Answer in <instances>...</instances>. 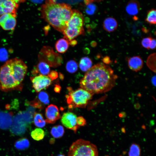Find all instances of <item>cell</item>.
Returning <instances> with one entry per match:
<instances>
[{"mask_svg": "<svg viewBox=\"0 0 156 156\" xmlns=\"http://www.w3.org/2000/svg\"><path fill=\"white\" fill-rule=\"evenodd\" d=\"M33 121L35 125L39 128H42L46 125V121L42 115L39 113H34L33 116Z\"/></svg>", "mask_w": 156, "mask_h": 156, "instance_id": "cell-23", "label": "cell"}, {"mask_svg": "<svg viewBox=\"0 0 156 156\" xmlns=\"http://www.w3.org/2000/svg\"><path fill=\"white\" fill-rule=\"evenodd\" d=\"M16 3H19L24 2L26 0H14Z\"/></svg>", "mask_w": 156, "mask_h": 156, "instance_id": "cell-40", "label": "cell"}, {"mask_svg": "<svg viewBox=\"0 0 156 156\" xmlns=\"http://www.w3.org/2000/svg\"><path fill=\"white\" fill-rule=\"evenodd\" d=\"M92 65V62L91 60L89 57H86L81 59L79 66L81 70L87 71L91 68Z\"/></svg>", "mask_w": 156, "mask_h": 156, "instance_id": "cell-22", "label": "cell"}, {"mask_svg": "<svg viewBox=\"0 0 156 156\" xmlns=\"http://www.w3.org/2000/svg\"><path fill=\"white\" fill-rule=\"evenodd\" d=\"M30 143L28 140L25 138H20L16 140L14 144L15 148L19 150H24L29 146Z\"/></svg>", "mask_w": 156, "mask_h": 156, "instance_id": "cell-21", "label": "cell"}, {"mask_svg": "<svg viewBox=\"0 0 156 156\" xmlns=\"http://www.w3.org/2000/svg\"><path fill=\"white\" fill-rule=\"evenodd\" d=\"M100 0H85V2L86 4L88 5L94 1H99Z\"/></svg>", "mask_w": 156, "mask_h": 156, "instance_id": "cell-37", "label": "cell"}, {"mask_svg": "<svg viewBox=\"0 0 156 156\" xmlns=\"http://www.w3.org/2000/svg\"><path fill=\"white\" fill-rule=\"evenodd\" d=\"M44 0H30L31 1L35 3H40L42 2Z\"/></svg>", "mask_w": 156, "mask_h": 156, "instance_id": "cell-39", "label": "cell"}, {"mask_svg": "<svg viewBox=\"0 0 156 156\" xmlns=\"http://www.w3.org/2000/svg\"><path fill=\"white\" fill-rule=\"evenodd\" d=\"M31 135L34 140L39 141L43 139L45 135V133L42 129L38 128L35 129L31 132Z\"/></svg>", "mask_w": 156, "mask_h": 156, "instance_id": "cell-25", "label": "cell"}, {"mask_svg": "<svg viewBox=\"0 0 156 156\" xmlns=\"http://www.w3.org/2000/svg\"><path fill=\"white\" fill-rule=\"evenodd\" d=\"M67 90L68 91V94L66 97L68 107L70 108L85 107L93 95L82 88L74 90L71 88L68 87Z\"/></svg>", "mask_w": 156, "mask_h": 156, "instance_id": "cell-4", "label": "cell"}, {"mask_svg": "<svg viewBox=\"0 0 156 156\" xmlns=\"http://www.w3.org/2000/svg\"><path fill=\"white\" fill-rule=\"evenodd\" d=\"M68 156H99L97 148L90 141L80 139L70 147Z\"/></svg>", "mask_w": 156, "mask_h": 156, "instance_id": "cell-5", "label": "cell"}, {"mask_svg": "<svg viewBox=\"0 0 156 156\" xmlns=\"http://www.w3.org/2000/svg\"><path fill=\"white\" fill-rule=\"evenodd\" d=\"M61 90V88L60 86L58 85H56L55 88H54V90L55 91L57 92H59Z\"/></svg>", "mask_w": 156, "mask_h": 156, "instance_id": "cell-36", "label": "cell"}, {"mask_svg": "<svg viewBox=\"0 0 156 156\" xmlns=\"http://www.w3.org/2000/svg\"><path fill=\"white\" fill-rule=\"evenodd\" d=\"M33 87L37 92L48 87L51 83V80L47 76L38 75L30 77Z\"/></svg>", "mask_w": 156, "mask_h": 156, "instance_id": "cell-10", "label": "cell"}, {"mask_svg": "<svg viewBox=\"0 0 156 156\" xmlns=\"http://www.w3.org/2000/svg\"><path fill=\"white\" fill-rule=\"evenodd\" d=\"M66 68L69 73H75L78 69V65L77 63L73 60H70L66 63Z\"/></svg>", "mask_w": 156, "mask_h": 156, "instance_id": "cell-29", "label": "cell"}, {"mask_svg": "<svg viewBox=\"0 0 156 156\" xmlns=\"http://www.w3.org/2000/svg\"><path fill=\"white\" fill-rule=\"evenodd\" d=\"M40 61L47 64L49 66L57 67L61 64L62 58L59 54L56 53L50 47L44 46L40 50L38 55Z\"/></svg>", "mask_w": 156, "mask_h": 156, "instance_id": "cell-9", "label": "cell"}, {"mask_svg": "<svg viewBox=\"0 0 156 156\" xmlns=\"http://www.w3.org/2000/svg\"><path fill=\"white\" fill-rule=\"evenodd\" d=\"M140 149L139 146L136 144H133L130 147L129 156H140Z\"/></svg>", "mask_w": 156, "mask_h": 156, "instance_id": "cell-28", "label": "cell"}, {"mask_svg": "<svg viewBox=\"0 0 156 156\" xmlns=\"http://www.w3.org/2000/svg\"><path fill=\"white\" fill-rule=\"evenodd\" d=\"M34 115L27 110L19 112L13 117L12 124L10 127L11 132L16 135L23 134L32 122Z\"/></svg>", "mask_w": 156, "mask_h": 156, "instance_id": "cell-6", "label": "cell"}, {"mask_svg": "<svg viewBox=\"0 0 156 156\" xmlns=\"http://www.w3.org/2000/svg\"><path fill=\"white\" fill-rule=\"evenodd\" d=\"M152 38L151 37L143 38L141 41V44L143 47L148 49H149V46Z\"/></svg>", "mask_w": 156, "mask_h": 156, "instance_id": "cell-31", "label": "cell"}, {"mask_svg": "<svg viewBox=\"0 0 156 156\" xmlns=\"http://www.w3.org/2000/svg\"><path fill=\"white\" fill-rule=\"evenodd\" d=\"M146 64L149 68L155 73L156 53H155L151 54L148 57L147 60Z\"/></svg>", "mask_w": 156, "mask_h": 156, "instance_id": "cell-27", "label": "cell"}, {"mask_svg": "<svg viewBox=\"0 0 156 156\" xmlns=\"http://www.w3.org/2000/svg\"><path fill=\"white\" fill-rule=\"evenodd\" d=\"M22 85L19 84L10 74L7 62L0 68V89L4 91L21 90Z\"/></svg>", "mask_w": 156, "mask_h": 156, "instance_id": "cell-7", "label": "cell"}, {"mask_svg": "<svg viewBox=\"0 0 156 156\" xmlns=\"http://www.w3.org/2000/svg\"><path fill=\"white\" fill-rule=\"evenodd\" d=\"M69 44L68 40L65 38H61L56 42L55 48L58 52L60 53H64L68 50Z\"/></svg>", "mask_w": 156, "mask_h": 156, "instance_id": "cell-20", "label": "cell"}, {"mask_svg": "<svg viewBox=\"0 0 156 156\" xmlns=\"http://www.w3.org/2000/svg\"><path fill=\"white\" fill-rule=\"evenodd\" d=\"M63 127L61 125L55 126L52 127L51 131L52 135L55 138H59L62 137L64 133Z\"/></svg>", "mask_w": 156, "mask_h": 156, "instance_id": "cell-24", "label": "cell"}, {"mask_svg": "<svg viewBox=\"0 0 156 156\" xmlns=\"http://www.w3.org/2000/svg\"><path fill=\"white\" fill-rule=\"evenodd\" d=\"M18 7V3L14 0H0V15L10 14L16 17Z\"/></svg>", "mask_w": 156, "mask_h": 156, "instance_id": "cell-11", "label": "cell"}, {"mask_svg": "<svg viewBox=\"0 0 156 156\" xmlns=\"http://www.w3.org/2000/svg\"><path fill=\"white\" fill-rule=\"evenodd\" d=\"M7 61L11 74L19 84L22 85V82L27 71V65L22 60L17 58Z\"/></svg>", "mask_w": 156, "mask_h": 156, "instance_id": "cell-8", "label": "cell"}, {"mask_svg": "<svg viewBox=\"0 0 156 156\" xmlns=\"http://www.w3.org/2000/svg\"><path fill=\"white\" fill-rule=\"evenodd\" d=\"M156 47V40L155 38H152L149 46V49L153 50Z\"/></svg>", "mask_w": 156, "mask_h": 156, "instance_id": "cell-34", "label": "cell"}, {"mask_svg": "<svg viewBox=\"0 0 156 156\" xmlns=\"http://www.w3.org/2000/svg\"><path fill=\"white\" fill-rule=\"evenodd\" d=\"M83 21L82 13L79 10H73L66 27L62 33L64 38L69 42L83 34Z\"/></svg>", "mask_w": 156, "mask_h": 156, "instance_id": "cell-3", "label": "cell"}, {"mask_svg": "<svg viewBox=\"0 0 156 156\" xmlns=\"http://www.w3.org/2000/svg\"><path fill=\"white\" fill-rule=\"evenodd\" d=\"M50 72L49 66L45 62L39 61L31 71L32 74L35 76L38 75H46Z\"/></svg>", "mask_w": 156, "mask_h": 156, "instance_id": "cell-17", "label": "cell"}, {"mask_svg": "<svg viewBox=\"0 0 156 156\" xmlns=\"http://www.w3.org/2000/svg\"><path fill=\"white\" fill-rule=\"evenodd\" d=\"M145 21L150 24H156V11L155 9H152L148 11Z\"/></svg>", "mask_w": 156, "mask_h": 156, "instance_id": "cell-26", "label": "cell"}, {"mask_svg": "<svg viewBox=\"0 0 156 156\" xmlns=\"http://www.w3.org/2000/svg\"><path fill=\"white\" fill-rule=\"evenodd\" d=\"M49 102L48 94L45 92L42 91L39 92L36 98L30 102L29 104L34 107L42 109Z\"/></svg>", "mask_w": 156, "mask_h": 156, "instance_id": "cell-15", "label": "cell"}, {"mask_svg": "<svg viewBox=\"0 0 156 156\" xmlns=\"http://www.w3.org/2000/svg\"><path fill=\"white\" fill-rule=\"evenodd\" d=\"M117 76L109 66L97 64L85 74L79 82L80 87L92 94L107 92L114 86Z\"/></svg>", "mask_w": 156, "mask_h": 156, "instance_id": "cell-1", "label": "cell"}, {"mask_svg": "<svg viewBox=\"0 0 156 156\" xmlns=\"http://www.w3.org/2000/svg\"><path fill=\"white\" fill-rule=\"evenodd\" d=\"M118 24L116 20L114 18L109 17L106 18L103 23L104 29L109 32H112L117 28Z\"/></svg>", "mask_w": 156, "mask_h": 156, "instance_id": "cell-19", "label": "cell"}, {"mask_svg": "<svg viewBox=\"0 0 156 156\" xmlns=\"http://www.w3.org/2000/svg\"><path fill=\"white\" fill-rule=\"evenodd\" d=\"M128 64L130 69L133 71L138 72L142 68L143 62L140 56H136L130 58L128 60Z\"/></svg>", "mask_w": 156, "mask_h": 156, "instance_id": "cell-18", "label": "cell"}, {"mask_svg": "<svg viewBox=\"0 0 156 156\" xmlns=\"http://www.w3.org/2000/svg\"><path fill=\"white\" fill-rule=\"evenodd\" d=\"M77 118L76 115L74 113L67 112L63 114L61 117V122L66 128L73 130L75 133L79 127L77 124Z\"/></svg>", "mask_w": 156, "mask_h": 156, "instance_id": "cell-12", "label": "cell"}, {"mask_svg": "<svg viewBox=\"0 0 156 156\" xmlns=\"http://www.w3.org/2000/svg\"><path fill=\"white\" fill-rule=\"evenodd\" d=\"M45 116L46 122L50 124L55 123L61 117L57 107L52 104L48 105L46 108Z\"/></svg>", "mask_w": 156, "mask_h": 156, "instance_id": "cell-14", "label": "cell"}, {"mask_svg": "<svg viewBox=\"0 0 156 156\" xmlns=\"http://www.w3.org/2000/svg\"><path fill=\"white\" fill-rule=\"evenodd\" d=\"M48 75V76L51 80L57 79L58 77V74L54 70H53L50 72Z\"/></svg>", "mask_w": 156, "mask_h": 156, "instance_id": "cell-33", "label": "cell"}, {"mask_svg": "<svg viewBox=\"0 0 156 156\" xmlns=\"http://www.w3.org/2000/svg\"><path fill=\"white\" fill-rule=\"evenodd\" d=\"M71 6L46 0L41 6L42 17L56 30L62 33L72 13Z\"/></svg>", "mask_w": 156, "mask_h": 156, "instance_id": "cell-2", "label": "cell"}, {"mask_svg": "<svg viewBox=\"0 0 156 156\" xmlns=\"http://www.w3.org/2000/svg\"><path fill=\"white\" fill-rule=\"evenodd\" d=\"M57 156H65L62 154H60L59 155H58Z\"/></svg>", "mask_w": 156, "mask_h": 156, "instance_id": "cell-41", "label": "cell"}, {"mask_svg": "<svg viewBox=\"0 0 156 156\" xmlns=\"http://www.w3.org/2000/svg\"><path fill=\"white\" fill-rule=\"evenodd\" d=\"M16 23V17L10 14H5L0 16V25L5 30L14 29Z\"/></svg>", "mask_w": 156, "mask_h": 156, "instance_id": "cell-13", "label": "cell"}, {"mask_svg": "<svg viewBox=\"0 0 156 156\" xmlns=\"http://www.w3.org/2000/svg\"><path fill=\"white\" fill-rule=\"evenodd\" d=\"M77 125L79 126H84L86 124L85 119L81 116H78L77 118Z\"/></svg>", "mask_w": 156, "mask_h": 156, "instance_id": "cell-32", "label": "cell"}, {"mask_svg": "<svg viewBox=\"0 0 156 156\" xmlns=\"http://www.w3.org/2000/svg\"><path fill=\"white\" fill-rule=\"evenodd\" d=\"M102 61L105 64H109L111 62L109 57L108 56H105L104 57Z\"/></svg>", "mask_w": 156, "mask_h": 156, "instance_id": "cell-35", "label": "cell"}, {"mask_svg": "<svg viewBox=\"0 0 156 156\" xmlns=\"http://www.w3.org/2000/svg\"><path fill=\"white\" fill-rule=\"evenodd\" d=\"M69 44L73 46L75 45L77 43V42L76 40H73L69 42Z\"/></svg>", "mask_w": 156, "mask_h": 156, "instance_id": "cell-38", "label": "cell"}, {"mask_svg": "<svg viewBox=\"0 0 156 156\" xmlns=\"http://www.w3.org/2000/svg\"><path fill=\"white\" fill-rule=\"evenodd\" d=\"M127 11L129 14L131 15L136 14L138 11L137 5L133 3H130L127 8Z\"/></svg>", "mask_w": 156, "mask_h": 156, "instance_id": "cell-30", "label": "cell"}, {"mask_svg": "<svg viewBox=\"0 0 156 156\" xmlns=\"http://www.w3.org/2000/svg\"><path fill=\"white\" fill-rule=\"evenodd\" d=\"M13 116L12 112L0 111V129L6 130L11 127L13 122Z\"/></svg>", "mask_w": 156, "mask_h": 156, "instance_id": "cell-16", "label": "cell"}]
</instances>
